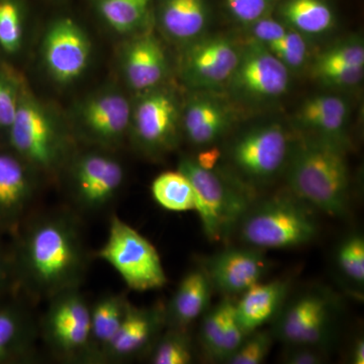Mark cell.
Listing matches in <instances>:
<instances>
[{"label": "cell", "instance_id": "obj_24", "mask_svg": "<svg viewBox=\"0 0 364 364\" xmlns=\"http://www.w3.org/2000/svg\"><path fill=\"white\" fill-rule=\"evenodd\" d=\"M166 57L153 36L140 38L126 54L124 71L132 87L148 90L161 81L166 72Z\"/></svg>", "mask_w": 364, "mask_h": 364}, {"label": "cell", "instance_id": "obj_13", "mask_svg": "<svg viewBox=\"0 0 364 364\" xmlns=\"http://www.w3.org/2000/svg\"><path fill=\"white\" fill-rule=\"evenodd\" d=\"M213 287L228 298L241 296L267 275L269 262L260 249L229 247L200 263Z\"/></svg>", "mask_w": 364, "mask_h": 364}, {"label": "cell", "instance_id": "obj_38", "mask_svg": "<svg viewBox=\"0 0 364 364\" xmlns=\"http://www.w3.org/2000/svg\"><path fill=\"white\" fill-rule=\"evenodd\" d=\"M230 13L244 23H253L267 16L272 0H226Z\"/></svg>", "mask_w": 364, "mask_h": 364}, {"label": "cell", "instance_id": "obj_28", "mask_svg": "<svg viewBox=\"0 0 364 364\" xmlns=\"http://www.w3.org/2000/svg\"><path fill=\"white\" fill-rule=\"evenodd\" d=\"M280 14L296 32L318 35L334 23V14L324 0H287Z\"/></svg>", "mask_w": 364, "mask_h": 364}, {"label": "cell", "instance_id": "obj_4", "mask_svg": "<svg viewBox=\"0 0 364 364\" xmlns=\"http://www.w3.org/2000/svg\"><path fill=\"white\" fill-rule=\"evenodd\" d=\"M178 170L188 177L195 193L203 233L210 241H226L255 202V196L243 182H231L215 170L200 167L193 158L183 157Z\"/></svg>", "mask_w": 364, "mask_h": 364}, {"label": "cell", "instance_id": "obj_40", "mask_svg": "<svg viewBox=\"0 0 364 364\" xmlns=\"http://www.w3.org/2000/svg\"><path fill=\"white\" fill-rule=\"evenodd\" d=\"M18 98L11 86L0 76V129L9 130L18 109Z\"/></svg>", "mask_w": 364, "mask_h": 364}, {"label": "cell", "instance_id": "obj_5", "mask_svg": "<svg viewBox=\"0 0 364 364\" xmlns=\"http://www.w3.org/2000/svg\"><path fill=\"white\" fill-rule=\"evenodd\" d=\"M340 301L325 289H311L286 301L274 318L272 333L286 346L329 349L336 336Z\"/></svg>", "mask_w": 364, "mask_h": 364}, {"label": "cell", "instance_id": "obj_26", "mask_svg": "<svg viewBox=\"0 0 364 364\" xmlns=\"http://www.w3.org/2000/svg\"><path fill=\"white\" fill-rule=\"evenodd\" d=\"M348 105L336 95H318L306 100L299 109L298 119L304 128L318 132L321 136L344 144V127Z\"/></svg>", "mask_w": 364, "mask_h": 364}, {"label": "cell", "instance_id": "obj_43", "mask_svg": "<svg viewBox=\"0 0 364 364\" xmlns=\"http://www.w3.org/2000/svg\"><path fill=\"white\" fill-rule=\"evenodd\" d=\"M222 156V153L217 147L203 151L198 154L196 161L200 167L207 170H214L215 165Z\"/></svg>", "mask_w": 364, "mask_h": 364}, {"label": "cell", "instance_id": "obj_14", "mask_svg": "<svg viewBox=\"0 0 364 364\" xmlns=\"http://www.w3.org/2000/svg\"><path fill=\"white\" fill-rule=\"evenodd\" d=\"M228 82L246 97H277L289 87V68L257 42L241 53L238 65Z\"/></svg>", "mask_w": 364, "mask_h": 364}, {"label": "cell", "instance_id": "obj_29", "mask_svg": "<svg viewBox=\"0 0 364 364\" xmlns=\"http://www.w3.org/2000/svg\"><path fill=\"white\" fill-rule=\"evenodd\" d=\"M155 202L171 212L195 210V193L188 177L177 171H166L158 176L151 186Z\"/></svg>", "mask_w": 364, "mask_h": 364}, {"label": "cell", "instance_id": "obj_34", "mask_svg": "<svg viewBox=\"0 0 364 364\" xmlns=\"http://www.w3.org/2000/svg\"><path fill=\"white\" fill-rule=\"evenodd\" d=\"M272 331L258 329L250 333L237 350L227 359L228 364H260L267 359L273 344Z\"/></svg>", "mask_w": 364, "mask_h": 364}, {"label": "cell", "instance_id": "obj_44", "mask_svg": "<svg viewBox=\"0 0 364 364\" xmlns=\"http://www.w3.org/2000/svg\"><path fill=\"white\" fill-rule=\"evenodd\" d=\"M352 364H364V342L363 339H358L354 342L350 352Z\"/></svg>", "mask_w": 364, "mask_h": 364}, {"label": "cell", "instance_id": "obj_33", "mask_svg": "<svg viewBox=\"0 0 364 364\" xmlns=\"http://www.w3.org/2000/svg\"><path fill=\"white\" fill-rule=\"evenodd\" d=\"M23 40L21 9L14 0H0V47L13 54Z\"/></svg>", "mask_w": 364, "mask_h": 364}, {"label": "cell", "instance_id": "obj_32", "mask_svg": "<svg viewBox=\"0 0 364 364\" xmlns=\"http://www.w3.org/2000/svg\"><path fill=\"white\" fill-rule=\"evenodd\" d=\"M151 0H100V13L117 32H130L145 18Z\"/></svg>", "mask_w": 364, "mask_h": 364}, {"label": "cell", "instance_id": "obj_7", "mask_svg": "<svg viewBox=\"0 0 364 364\" xmlns=\"http://www.w3.org/2000/svg\"><path fill=\"white\" fill-rule=\"evenodd\" d=\"M97 256L109 263L132 291H154L168 282L155 246L116 215L109 220L107 241Z\"/></svg>", "mask_w": 364, "mask_h": 364}, {"label": "cell", "instance_id": "obj_21", "mask_svg": "<svg viewBox=\"0 0 364 364\" xmlns=\"http://www.w3.org/2000/svg\"><path fill=\"white\" fill-rule=\"evenodd\" d=\"M291 282L289 279H275L258 282L235 301L237 320L246 335L272 322L286 304Z\"/></svg>", "mask_w": 364, "mask_h": 364}, {"label": "cell", "instance_id": "obj_16", "mask_svg": "<svg viewBox=\"0 0 364 364\" xmlns=\"http://www.w3.org/2000/svg\"><path fill=\"white\" fill-rule=\"evenodd\" d=\"M39 336V322L25 299H0V364L32 360Z\"/></svg>", "mask_w": 364, "mask_h": 364}, {"label": "cell", "instance_id": "obj_22", "mask_svg": "<svg viewBox=\"0 0 364 364\" xmlns=\"http://www.w3.org/2000/svg\"><path fill=\"white\" fill-rule=\"evenodd\" d=\"M130 105L119 95H105L90 100L83 109V121L100 142H117L130 123Z\"/></svg>", "mask_w": 364, "mask_h": 364}, {"label": "cell", "instance_id": "obj_42", "mask_svg": "<svg viewBox=\"0 0 364 364\" xmlns=\"http://www.w3.org/2000/svg\"><path fill=\"white\" fill-rule=\"evenodd\" d=\"M13 287H16L14 286L13 256H11V252L7 253L6 249L0 243V299L4 298Z\"/></svg>", "mask_w": 364, "mask_h": 364}, {"label": "cell", "instance_id": "obj_39", "mask_svg": "<svg viewBox=\"0 0 364 364\" xmlns=\"http://www.w3.org/2000/svg\"><path fill=\"white\" fill-rule=\"evenodd\" d=\"M282 360L287 364H322L328 359V349L316 346H286Z\"/></svg>", "mask_w": 364, "mask_h": 364}, {"label": "cell", "instance_id": "obj_36", "mask_svg": "<svg viewBox=\"0 0 364 364\" xmlns=\"http://www.w3.org/2000/svg\"><path fill=\"white\" fill-rule=\"evenodd\" d=\"M364 66L351 64H328L316 62L314 74L326 85L338 87H351L360 83L363 78Z\"/></svg>", "mask_w": 364, "mask_h": 364}, {"label": "cell", "instance_id": "obj_10", "mask_svg": "<svg viewBox=\"0 0 364 364\" xmlns=\"http://www.w3.org/2000/svg\"><path fill=\"white\" fill-rule=\"evenodd\" d=\"M9 135L14 152L37 171L50 173L63 162V139L40 105L28 98L18 100Z\"/></svg>", "mask_w": 364, "mask_h": 364}, {"label": "cell", "instance_id": "obj_8", "mask_svg": "<svg viewBox=\"0 0 364 364\" xmlns=\"http://www.w3.org/2000/svg\"><path fill=\"white\" fill-rule=\"evenodd\" d=\"M294 142L280 124H264L237 136L228 155L246 186L265 184L286 172Z\"/></svg>", "mask_w": 364, "mask_h": 364}, {"label": "cell", "instance_id": "obj_2", "mask_svg": "<svg viewBox=\"0 0 364 364\" xmlns=\"http://www.w3.org/2000/svg\"><path fill=\"white\" fill-rule=\"evenodd\" d=\"M287 188L316 212L345 218L350 210V172L344 144L325 136L294 142L286 172Z\"/></svg>", "mask_w": 364, "mask_h": 364}, {"label": "cell", "instance_id": "obj_17", "mask_svg": "<svg viewBox=\"0 0 364 364\" xmlns=\"http://www.w3.org/2000/svg\"><path fill=\"white\" fill-rule=\"evenodd\" d=\"M241 52L227 38H208L188 50L184 60L186 78L198 87L215 88L231 78Z\"/></svg>", "mask_w": 364, "mask_h": 364}, {"label": "cell", "instance_id": "obj_11", "mask_svg": "<svg viewBox=\"0 0 364 364\" xmlns=\"http://www.w3.org/2000/svg\"><path fill=\"white\" fill-rule=\"evenodd\" d=\"M36 171L14 151H0V232L14 234L38 210Z\"/></svg>", "mask_w": 364, "mask_h": 364}, {"label": "cell", "instance_id": "obj_15", "mask_svg": "<svg viewBox=\"0 0 364 364\" xmlns=\"http://www.w3.org/2000/svg\"><path fill=\"white\" fill-rule=\"evenodd\" d=\"M87 36L70 18L55 21L46 33V65L58 82L68 83L79 77L90 61Z\"/></svg>", "mask_w": 364, "mask_h": 364}, {"label": "cell", "instance_id": "obj_30", "mask_svg": "<svg viewBox=\"0 0 364 364\" xmlns=\"http://www.w3.org/2000/svg\"><path fill=\"white\" fill-rule=\"evenodd\" d=\"M152 364H189L193 360V346L186 330L165 328L147 355Z\"/></svg>", "mask_w": 364, "mask_h": 364}, {"label": "cell", "instance_id": "obj_3", "mask_svg": "<svg viewBox=\"0 0 364 364\" xmlns=\"http://www.w3.org/2000/svg\"><path fill=\"white\" fill-rule=\"evenodd\" d=\"M315 212L289 191L255 200L236 233L244 245L260 250L301 247L317 237L318 225Z\"/></svg>", "mask_w": 364, "mask_h": 364}, {"label": "cell", "instance_id": "obj_27", "mask_svg": "<svg viewBox=\"0 0 364 364\" xmlns=\"http://www.w3.org/2000/svg\"><path fill=\"white\" fill-rule=\"evenodd\" d=\"M207 21V7L203 0H165L163 4V28L176 39L196 38L203 32Z\"/></svg>", "mask_w": 364, "mask_h": 364}, {"label": "cell", "instance_id": "obj_31", "mask_svg": "<svg viewBox=\"0 0 364 364\" xmlns=\"http://www.w3.org/2000/svg\"><path fill=\"white\" fill-rule=\"evenodd\" d=\"M336 268L347 284L359 291L364 287V239L353 233L340 242L335 254Z\"/></svg>", "mask_w": 364, "mask_h": 364}, {"label": "cell", "instance_id": "obj_18", "mask_svg": "<svg viewBox=\"0 0 364 364\" xmlns=\"http://www.w3.org/2000/svg\"><path fill=\"white\" fill-rule=\"evenodd\" d=\"M178 112L173 98L154 92L139 102L135 112V134L139 145L149 153L164 152L176 144Z\"/></svg>", "mask_w": 364, "mask_h": 364}, {"label": "cell", "instance_id": "obj_35", "mask_svg": "<svg viewBox=\"0 0 364 364\" xmlns=\"http://www.w3.org/2000/svg\"><path fill=\"white\" fill-rule=\"evenodd\" d=\"M287 68H299L306 57V43L301 33L287 31L284 37L264 45Z\"/></svg>", "mask_w": 364, "mask_h": 364}, {"label": "cell", "instance_id": "obj_41", "mask_svg": "<svg viewBox=\"0 0 364 364\" xmlns=\"http://www.w3.org/2000/svg\"><path fill=\"white\" fill-rule=\"evenodd\" d=\"M252 25L254 37L258 43L263 45L280 39V38L284 37L287 31L279 21L265 18V16L256 21Z\"/></svg>", "mask_w": 364, "mask_h": 364}, {"label": "cell", "instance_id": "obj_9", "mask_svg": "<svg viewBox=\"0 0 364 364\" xmlns=\"http://www.w3.org/2000/svg\"><path fill=\"white\" fill-rule=\"evenodd\" d=\"M124 181L123 165L100 152H88L74 160L70 171L71 210L97 215L116 202Z\"/></svg>", "mask_w": 364, "mask_h": 364}, {"label": "cell", "instance_id": "obj_20", "mask_svg": "<svg viewBox=\"0 0 364 364\" xmlns=\"http://www.w3.org/2000/svg\"><path fill=\"white\" fill-rule=\"evenodd\" d=\"M214 291L202 265L188 270L168 303L165 304L166 327L188 331V328L210 309Z\"/></svg>", "mask_w": 364, "mask_h": 364}, {"label": "cell", "instance_id": "obj_37", "mask_svg": "<svg viewBox=\"0 0 364 364\" xmlns=\"http://www.w3.org/2000/svg\"><path fill=\"white\" fill-rule=\"evenodd\" d=\"M318 63L351 64L364 66V48L360 41H349L330 48L318 56Z\"/></svg>", "mask_w": 364, "mask_h": 364}, {"label": "cell", "instance_id": "obj_19", "mask_svg": "<svg viewBox=\"0 0 364 364\" xmlns=\"http://www.w3.org/2000/svg\"><path fill=\"white\" fill-rule=\"evenodd\" d=\"M247 335L242 329L233 299L225 296L202 316L200 338L203 353L215 363H226Z\"/></svg>", "mask_w": 364, "mask_h": 364}, {"label": "cell", "instance_id": "obj_23", "mask_svg": "<svg viewBox=\"0 0 364 364\" xmlns=\"http://www.w3.org/2000/svg\"><path fill=\"white\" fill-rule=\"evenodd\" d=\"M230 124L231 117L226 107L214 98H196L184 112V132L193 145H213L226 134Z\"/></svg>", "mask_w": 364, "mask_h": 364}, {"label": "cell", "instance_id": "obj_1", "mask_svg": "<svg viewBox=\"0 0 364 364\" xmlns=\"http://www.w3.org/2000/svg\"><path fill=\"white\" fill-rule=\"evenodd\" d=\"M14 286L28 301L80 289L90 263L80 218L70 208L36 210L14 233Z\"/></svg>", "mask_w": 364, "mask_h": 364}, {"label": "cell", "instance_id": "obj_25", "mask_svg": "<svg viewBox=\"0 0 364 364\" xmlns=\"http://www.w3.org/2000/svg\"><path fill=\"white\" fill-rule=\"evenodd\" d=\"M130 301L124 294L107 293L90 305L93 361L102 363L105 352L116 336Z\"/></svg>", "mask_w": 364, "mask_h": 364}, {"label": "cell", "instance_id": "obj_12", "mask_svg": "<svg viewBox=\"0 0 364 364\" xmlns=\"http://www.w3.org/2000/svg\"><path fill=\"white\" fill-rule=\"evenodd\" d=\"M165 328V304L136 306L129 303L123 322L105 350L102 363H124L147 358Z\"/></svg>", "mask_w": 364, "mask_h": 364}, {"label": "cell", "instance_id": "obj_6", "mask_svg": "<svg viewBox=\"0 0 364 364\" xmlns=\"http://www.w3.org/2000/svg\"><path fill=\"white\" fill-rule=\"evenodd\" d=\"M47 301L39 329L50 352L65 363H95L90 305L80 289H67Z\"/></svg>", "mask_w": 364, "mask_h": 364}]
</instances>
